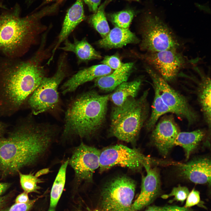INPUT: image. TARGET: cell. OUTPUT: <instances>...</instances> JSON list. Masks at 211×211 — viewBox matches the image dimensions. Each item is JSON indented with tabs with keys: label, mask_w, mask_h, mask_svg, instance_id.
Here are the masks:
<instances>
[{
	"label": "cell",
	"mask_w": 211,
	"mask_h": 211,
	"mask_svg": "<svg viewBox=\"0 0 211 211\" xmlns=\"http://www.w3.org/2000/svg\"><path fill=\"white\" fill-rule=\"evenodd\" d=\"M68 162L69 160L62 164L54 181L50 193V205L48 211H56V207L65 186Z\"/></svg>",
	"instance_id": "cell-24"
},
{
	"label": "cell",
	"mask_w": 211,
	"mask_h": 211,
	"mask_svg": "<svg viewBox=\"0 0 211 211\" xmlns=\"http://www.w3.org/2000/svg\"><path fill=\"white\" fill-rule=\"evenodd\" d=\"M36 200L37 199L30 200L25 203H15L10 207L2 211H29Z\"/></svg>",
	"instance_id": "cell-32"
},
{
	"label": "cell",
	"mask_w": 211,
	"mask_h": 211,
	"mask_svg": "<svg viewBox=\"0 0 211 211\" xmlns=\"http://www.w3.org/2000/svg\"><path fill=\"white\" fill-rule=\"evenodd\" d=\"M101 151L83 143L76 147L68 163L79 182H91L94 171L99 166Z\"/></svg>",
	"instance_id": "cell-12"
},
{
	"label": "cell",
	"mask_w": 211,
	"mask_h": 211,
	"mask_svg": "<svg viewBox=\"0 0 211 211\" xmlns=\"http://www.w3.org/2000/svg\"><path fill=\"white\" fill-rule=\"evenodd\" d=\"M140 79L122 83L115 89L110 98L115 106L122 104L128 99L135 98L141 84Z\"/></svg>",
	"instance_id": "cell-21"
},
{
	"label": "cell",
	"mask_w": 211,
	"mask_h": 211,
	"mask_svg": "<svg viewBox=\"0 0 211 211\" xmlns=\"http://www.w3.org/2000/svg\"><path fill=\"white\" fill-rule=\"evenodd\" d=\"M83 0H76L69 8L65 15L61 30L55 42L51 57L48 60V63L52 61L57 50L61 44L67 38L76 27L86 19L83 6Z\"/></svg>",
	"instance_id": "cell-15"
},
{
	"label": "cell",
	"mask_w": 211,
	"mask_h": 211,
	"mask_svg": "<svg viewBox=\"0 0 211 211\" xmlns=\"http://www.w3.org/2000/svg\"><path fill=\"white\" fill-rule=\"evenodd\" d=\"M189 193V190L187 187L179 185L173 188L170 193L163 195L161 197L165 199L173 196L174 200L183 202L186 199Z\"/></svg>",
	"instance_id": "cell-29"
},
{
	"label": "cell",
	"mask_w": 211,
	"mask_h": 211,
	"mask_svg": "<svg viewBox=\"0 0 211 211\" xmlns=\"http://www.w3.org/2000/svg\"><path fill=\"white\" fill-rule=\"evenodd\" d=\"M134 15L131 10H125L109 15V18L115 26L124 28H128Z\"/></svg>",
	"instance_id": "cell-27"
},
{
	"label": "cell",
	"mask_w": 211,
	"mask_h": 211,
	"mask_svg": "<svg viewBox=\"0 0 211 211\" xmlns=\"http://www.w3.org/2000/svg\"><path fill=\"white\" fill-rule=\"evenodd\" d=\"M133 66L132 62L123 64L112 73L95 79L94 85L105 91H113L120 84L127 81Z\"/></svg>",
	"instance_id": "cell-19"
},
{
	"label": "cell",
	"mask_w": 211,
	"mask_h": 211,
	"mask_svg": "<svg viewBox=\"0 0 211 211\" xmlns=\"http://www.w3.org/2000/svg\"><path fill=\"white\" fill-rule=\"evenodd\" d=\"M204 136V132L198 130L190 132H180L176 139L175 145H179L184 149L186 159L196 148Z\"/></svg>",
	"instance_id": "cell-22"
},
{
	"label": "cell",
	"mask_w": 211,
	"mask_h": 211,
	"mask_svg": "<svg viewBox=\"0 0 211 211\" xmlns=\"http://www.w3.org/2000/svg\"><path fill=\"white\" fill-rule=\"evenodd\" d=\"M128 1H137L138 2L139 1V0H126Z\"/></svg>",
	"instance_id": "cell-41"
},
{
	"label": "cell",
	"mask_w": 211,
	"mask_h": 211,
	"mask_svg": "<svg viewBox=\"0 0 211 211\" xmlns=\"http://www.w3.org/2000/svg\"><path fill=\"white\" fill-rule=\"evenodd\" d=\"M51 51L42 41L27 60L0 57V115L16 111L39 86L46 73L43 63L50 58Z\"/></svg>",
	"instance_id": "cell-1"
},
{
	"label": "cell",
	"mask_w": 211,
	"mask_h": 211,
	"mask_svg": "<svg viewBox=\"0 0 211 211\" xmlns=\"http://www.w3.org/2000/svg\"><path fill=\"white\" fill-rule=\"evenodd\" d=\"M151 164L150 158L138 149L122 144L108 147L100 152L99 167L101 172L116 165L138 171L151 165Z\"/></svg>",
	"instance_id": "cell-9"
},
{
	"label": "cell",
	"mask_w": 211,
	"mask_h": 211,
	"mask_svg": "<svg viewBox=\"0 0 211 211\" xmlns=\"http://www.w3.org/2000/svg\"><path fill=\"white\" fill-rule=\"evenodd\" d=\"M6 200V197H0V209L2 207L4 204Z\"/></svg>",
	"instance_id": "cell-40"
},
{
	"label": "cell",
	"mask_w": 211,
	"mask_h": 211,
	"mask_svg": "<svg viewBox=\"0 0 211 211\" xmlns=\"http://www.w3.org/2000/svg\"><path fill=\"white\" fill-rule=\"evenodd\" d=\"M100 211L99 210H98L95 209V210H91V211Z\"/></svg>",
	"instance_id": "cell-43"
},
{
	"label": "cell",
	"mask_w": 211,
	"mask_h": 211,
	"mask_svg": "<svg viewBox=\"0 0 211 211\" xmlns=\"http://www.w3.org/2000/svg\"><path fill=\"white\" fill-rule=\"evenodd\" d=\"M10 184L7 183H0V196L4 193L9 188Z\"/></svg>",
	"instance_id": "cell-36"
},
{
	"label": "cell",
	"mask_w": 211,
	"mask_h": 211,
	"mask_svg": "<svg viewBox=\"0 0 211 211\" xmlns=\"http://www.w3.org/2000/svg\"><path fill=\"white\" fill-rule=\"evenodd\" d=\"M177 164L181 175L196 184L211 183V161L207 158L196 159L185 164Z\"/></svg>",
	"instance_id": "cell-16"
},
{
	"label": "cell",
	"mask_w": 211,
	"mask_h": 211,
	"mask_svg": "<svg viewBox=\"0 0 211 211\" xmlns=\"http://www.w3.org/2000/svg\"><path fill=\"white\" fill-rule=\"evenodd\" d=\"M136 185L133 180L126 176H118L108 181L102 193L103 211H133L132 203Z\"/></svg>",
	"instance_id": "cell-8"
},
{
	"label": "cell",
	"mask_w": 211,
	"mask_h": 211,
	"mask_svg": "<svg viewBox=\"0 0 211 211\" xmlns=\"http://www.w3.org/2000/svg\"><path fill=\"white\" fill-rule=\"evenodd\" d=\"M6 128V125L2 122H0V137L3 136Z\"/></svg>",
	"instance_id": "cell-38"
},
{
	"label": "cell",
	"mask_w": 211,
	"mask_h": 211,
	"mask_svg": "<svg viewBox=\"0 0 211 211\" xmlns=\"http://www.w3.org/2000/svg\"><path fill=\"white\" fill-rule=\"evenodd\" d=\"M144 211H191L189 208L176 206H152L149 207Z\"/></svg>",
	"instance_id": "cell-31"
},
{
	"label": "cell",
	"mask_w": 211,
	"mask_h": 211,
	"mask_svg": "<svg viewBox=\"0 0 211 211\" xmlns=\"http://www.w3.org/2000/svg\"><path fill=\"white\" fill-rule=\"evenodd\" d=\"M176 49L148 52L141 56L166 81L173 80L186 63L185 57Z\"/></svg>",
	"instance_id": "cell-11"
},
{
	"label": "cell",
	"mask_w": 211,
	"mask_h": 211,
	"mask_svg": "<svg viewBox=\"0 0 211 211\" xmlns=\"http://www.w3.org/2000/svg\"><path fill=\"white\" fill-rule=\"evenodd\" d=\"M58 0H43L38 8H40Z\"/></svg>",
	"instance_id": "cell-37"
},
{
	"label": "cell",
	"mask_w": 211,
	"mask_h": 211,
	"mask_svg": "<svg viewBox=\"0 0 211 211\" xmlns=\"http://www.w3.org/2000/svg\"><path fill=\"white\" fill-rule=\"evenodd\" d=\"M31 119L17 125L0 137V171L14 175L35 164L46 152L56 134L54 127Z\"/></svg>",
	"instance_id": "cell-2"
},
{
	"label": "cell",
	"mask_w": 211,
	"mask_h": 211,
	"mask_svg": "<svg viewBox=\"0 0 211 211\" xmlns=\"http://www.w3.org/2000/svg\"><path fill=\"white\" fill-rule=\"evenodd\" d=\"M87 6L90 11L95 13L97 10L101 0H83Z\"/></svg>",
	"instance_id": "cell-34"
},
{
	"label": "cell",
	"mask_w": 211,
	"mask_h": 211,
	"mask_svg": "<svg viewBox=\"0 0 211 211\" xmlns=\"http://www.w3.org/2000/svg\"><path fill=\"white\" fill-rule=\"evenodd\" d=\"M111 0H105L98 7L96 12L90 17L89 23L100 34L102 38L104 37L110 31L106 16L105 10Z\"/></svg>",
	"instance_id": "cell-25"
},
{
	"label": "cell",
	"mask_w": 211,
	"mask_h": 211,
	"mask_svg": "<svg viewBox=\"0 0 211 211\" xmlns=\"http://www.w3.org/2000/svg\"><path fill=\"white\" fill-rule=\"evenodd\" d=\"M211 80L208 77H203L198 91L199 101L205 120L210 128L211 126Z\"/></svg>",
	"instance_id": "cell-23"
},
{
	"label": "cell",
	"mask_w": 211,
	"mask_h": 211,
	"mask_svg": "<svg viewBox=\"0 0 211 211\" xmlns=\"http://www.w3.org/2000/svg\"><path fill=\"white\" fill-rule=\"evenodd\" d=\"M0 8H5V7L1 4H0Z\"/></svg>",
	"instance_id": "cell-42"
},
{
	"label": "cell",
	"mask_w": 211,
	"mask_h": 211,
	"mask_svg": "<svg viewBox=\"0 0 211 211\" xmlns=\"http://www.w3.org/2000/svg\"><path fill=\"white\" fill-rule=\"evenodd\" d=\"M138 39L128 28L115 26L98 42L101 47L107 48L122 47L130 43H136Z\"/></svg>",
	"instance_id": "cell-20"
},
{
	"label": "cell",
	"mask_w": 211,
	"mask_h": 211,
	"mask_svg": "<svg viewBox=\"0 0 211 211\" xmlns=\"http://www.w3.org/2000/svg\"><path fill=\"white\" fill-rule=\"evenodd\" d=\"M152 138L160 153L166 156L175 145L176 139L180 132L173 118L167 116L162 118L154 127Z\"/></svg>",
	"instance_id": "cell-13"
},
{
	"label": "cell",
	"mask_w": 211,
	"mask_h": 211,
	"mask_svg": "<svg viewBox=\"0 0 211 211\" xmlns=\"http://www.w3.org/2000/svg\"><path fill=\"white\" fill-rule=\"evenodd\" d=\"M102 63L107 65L112 69L114 70L120 67L123 64L119 58L115 55L105 57L102 61Z\"/></svg>",
	"instance_id": "cell-30"
},
{
	"label": "cell",
	"mask_w": 211,
	"mask_h": 211,
	"mask_svg": "<svg viewBox=\"0 0 211 211\" xmlns=\"http://www.w3.org/2000/svg\"><path fill=\"white\" fill-rule=\"evenodd\" d=\"M146 71L164 103L172 113L185 119L191 124L196 120L197 115L184 97L172 88L166 80L152 69L147 67Z\"/></svg>",
	"instance_id": "cell-10"
},
{
	"label": "cell",
	"mask_w": 211,
	"mask_h": 211,
	"mask_svg": "<svg viewBox=\"0 0 211 211\" xmlns=\"http://www.w3.org/2000/svg\"><path fill=\"white\" fill-rule=\"evenodd\" d=\"M154 96L152 106V112L146 127L148 130L153 129L157 121L162 115L172 112L169 108L164 103L157 90L154 87Z\"/></svg>",
	"instance_id": "cell-26"
},
{
	"label": "cell",
	"mask_w": 211,
	"mask_h": 211,
	"mask_svg": "<svg viewBox=\"0 0 211 211\" xmlns=\"http://www.w3.org/2000/svg\"><path fill=\"white\" fill-rule=\"evenodd\" d=\"M141 30V47L148 52L177 49L179 46L171 29L160 18L150 13L144 15Z\"/></svg>",
	"instance_id": "cell-7"
},
{
	"label": "cell",
	"mask_w": 211,
	"mask_h": 211,
	"mask_svg": "<svg viewBox=\"0 0 211 211\" xmlns=\"http://www.w3.org/2000/svg\"><path fill=\"white\" fill-rule=\"evenodd\" d=\"M64 42V46L59 47L58 49L64 52H73L76 57L77 63L79 64L101 57L99 53L89 43L85 38L79 40L74 37L73 42H70L67 38Z\"/></svg>",
	"instance_id": "cell-18"
},
{
	"label": "cell",
	"mask_w": 211,
	"mask_h": 211,
	"mask_svg": "<svg viewBox=\"0 0 211 211\" xmlns=\"http://www.w3.org/2000/svg\"><path fill=\"white\" fill-rule=\"evenodd\" d=\"M185 206L186 208H189L198 204L200 201V193L199 191L193 189L189 193L186 199Z\"/></svg>",
	"instance_id": "cell-33"
},
{
	"label": "cell",
	"mask_w": 211,
	"mask_h": 211,
	"mask_svg": "<svg viewBox=\"0 0 211 211\" xmlns=\"http://www.w3.org/2000/svg\"><path fill=\"white\" fill-rule=\"evenodd\" d=\"M48 171V170H47V169L42 170L37 172L35 176L36 177H38L41 175L46 173Z\"/></svg>",
	"instance_id": "cell-39"
},
{
	"label": "cell",
	"mask_w": 211,
	"mask_h": 211,
	"mask_svg": "<svg viewBox=\"0 0 211 211\" xmlns=\"http://www.w3.org/2000/svg\"><path fill=\"white\" fill-rule=\"evenodd\" d=\"M112 72L110 68L103 64L93 65L80 70L63 84L61 88L62 93L64 95L74 92L81 85L108 74Z\"/></svg>",
	"instance_id": "cell-17"
},
{
	"label": "cell",
	"mask_w": 211,
	"mask_h": 211,
	"mask_svg": "<svg viewBox=\"0 0 211 211\" xmlns=\"http://www.w3.org/2000/svg\"><path fill=\"white\" fill-rule=\"evenodd\" d=\"M20 178L21 186L25 192L27 193L38 192L40 188L38 184L42 181L33 174H23L20 171L18 172Z\"/></svg>",
	"instance_id": "cell-28"
},
{
	"label": "cell",
	"mask_w": 211,
	"mask_h": 211,
	"mask_svg": "<svg viewBox=\"0 0 211 211\" xmlns=\"http://www.w3.org/2000/svg\"><path fill=\"white\" fill-rule=\"evenodd\" d=\"M148 93L145 91L138 99L129 98L113 108L110 129L112 136L127 142L136 141L147 116Z\"/></svg>",
	"instance_id": "cell-5"
},
{
	"label": "cell",
	"mask_w": 211,
	"mask_h": 211,
	"mask_svg": "<svg viewBox=\"0 0 211 211\" xmlns=\"http://www.w3.org/2000/svg\"><path fill=\"white\" fill-rule=\"evenodd\" d=\"M61 5L60 2L56 1L23 17H20L17 6L0 15V52L6 57L18 58L40 42L48 28L42 19L56 13Z\"/></svg>",
	"instance_id": "cell-3"
},
{
	"label": "cell",
	"mask_w": 211,
	"mask_h": 211,
	"mask_svg": "<svg viewBox=\"0 0 211 211\" xmlns=\"http://www.w3.org/2000/svg\"><path fill=\"white\" fill-rule=\"evenodd\" d=\"M67 57L65 52L60 55L55 73L51 77H44L28 98V104L33 114L51 110L58 104V87L69 72Z\"/></svg>",
	"instance_id": "cell-6"
},
{
	"label": "cell",
	"mask_w": 211,
	"mask_h": 211,
	"mask_svg": "<svg viewBox=\"0 0 211 211\" xmlns=\"http://www.w3.org/2000/svg\"><path fill=\"white\" fill-rule=\"evenodd\" d=\"M30 200L29 198L28 193L24 191L16 197L15 201V203H25L28 202Z\"/></svg>",
	"instance_id": "cell-35"
},
{
	"label": "cell",
	"mask_w": 211,
	"mask_h": 211,
	"mask_svg": "<svg viewBox=\"0 0 211 211\" xmlns=\"http://www.w3.org/2000/svg\"><path fill=\"white\" fill-rule=\"evenodd\" d=\"M147 174L142 178L141 190L132 205L133 211L139 210L151 203L159 194L160 182L159 172L151 165L145 168Z\"/></svg>",
	"instance_id": "cell-14"
},
{
	"label": "cell",
	"mask_w": 211,
	"mask_h": 211,
	"mask_svg": "<svg viewBox=\"0 0 211 211\" xmlns=\"http://www.w3.org/2000/svg\"><path fill=\"white\" fill-rule=\"evenodd\" d=\"M109 98L94 90L77 96L65 112L63 135L82 138L96 133L105 120Z\"/></svg>",
	"instance_id": "cell-4"
}]
</instances>
